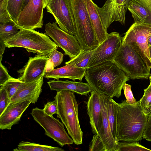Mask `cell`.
<instances>
[{
  "instance_id": "6da1fadb",
  "label": "cell",
  "mask_w": 151,
  "mask_h": 151,
  "mask_svg": "<svg viewBox=\"0 0 151 151\" xmlns=\"http://www.w3.org/2000/svg\"><path fill=\"white\" fill-rule=\"evenodd\" d=\"M85 79L93 90L112 99L119 98L129 76L113 61L104 62L86 69Z\"/></svg>"
},
{
  "instance_id": "7a4b0ae2",
  "label": "cell",
  "mask_w": 151,
  "mask_h": 151,
  "mask_svg": "<svg viewBox=\"0 0 151 151\" xmlns=\"http://www.w3.org/2000/svg\"><path fill=\"white\" fill-rule=\"evenodd\" d=\"M140 101L130 104L124 100L119 104L117 115V139L118 142L141 140L147 122Z\"/></svg>"
},
{
  "instance_id": "3957f363",
  "label": "cell",
  "mask_w": 151,
  "mask_h": 151,
  "mask_svg": "<svg viewBox=\"0 0 151 151\" xmlns=\"http://www.w3.org/2000/svg\"><path fill=\"white\" fill-rule=\"evenodd\" d=\"M54 98L57 103V117L60 119L75 144H82L83 132L79 122L78 104L74 92L59 91Z\"/></svg>"
},
{
  "instance_id": "277c9868",
  "label": "cell",
  "mask_w": 151,
  "mask_h": 151,
  "mask_svg": "<svg viewBox=\"0 0 151 151\" xmlns=\"http://www.w3.org/2000/svg\"><path fill=\"white\" fill-rule=\"evenodd\" d=\"M4 43L8 48L23 47L28 52L37 53V55L48 58L58 47L45 34L25 29H19Z\"/></svg>"
},
{
  "instance_id": "5b68a950",
  "label": "cell",
  "mask_w": 151,
  "mask_h": 151,
  "mask_svg": "<svg viewBox=\"0 0 151 151\" xmlns=\"http://www.w3.org/2000/svg\"><path fill=\"white\" fill-rule=\"evenodd\" d=\"M76 28L74 35L82 50H93L100 43L92 27L84 0H71Z\"/></svg>"
},
{
  "instance_id": "8992f818",
  "label": "cell",
  "mask_w": 151,
  "mask_h": 151,
  "mask_svg": "<svg viewBox=\"0 0 151 151\" xmlns=\"http://www.w3.org/2000/svg\"><path fill=\"white\" fill-rule=\"evenodd\" d=\"M112 61L130 79H147L150 75V70L144 61L130 46L122 44Z\"/></svg>"
},
{
  "instance_id": "52a82bcc",
  "label": "cell",
  "mask_w": 151,
  "mask_h": 151,
  "mask_svg": "<svg viewBox=\"0 0 151 151\" xmlns=\"http://www.w3.org/2000/svg\"><path fill=\"white\" fill-rule=\"evenodd\" d=\"M151 35V24L134 23L122 38V44L131 46L140 56L148 69L151 68V60L148 40Z\"/></svg>"
},
{
  "instance_id": "ba28073f",
  "label": "cell",
  "mask_w": 151,
  "mask_h": 151,
  "mask_svg": "<svg viewBox=\"0 0 151 151\" xmlns=\"http://www.w3.org/2000/svg\"><path fill=\"white\" fill-rule=\"evenodd\" d=\"M31 114L34 119L44 129L45 134L60 146L74 142L65 131L64 124L58 119L44 114L43 109L37 107L33 109Z\"/></svg>"
},
{
  "instance_id": "9c48e42d",
  "label": "cell",
  "mask_w": 151,
  "mask_h": 151,
  "mask_svg": "<svg viewBox=\"0 0 151 151\" xmlns=\"http://www.w3.org/2000/svg\"><path fill=\"white\" fill-rule=\"evenodd\" d=\"M46 8L60 29L69 34L75 35V22L71 0H50Z\"/></svg>"
},
{
  "instance_id": "30bf717a",
  "label": "cell",
  "mask_w": 151,
  "mask_h": 151,
  "mask_svg": "<svg viewBox=\"0 0 151 151\" xmlns=\"http://www.w3.org/2000/svg\"><path fill=\"white\" fill-rule=\"evenodd\" d=\"M122 44V38L118 32L108 33L106 39L93 50L87 68L104 62L112 61Z\"/></svg>"
},
{
  "instance_id": "8fae6325",
  "label": "cell",
  "mask_w": 151,
  "mask_h": 151,
  "mask_svg": "<svg viewBox=\"0 0 151 151\" xmlns=\"http://www.w3.org/2000/svg\"><path fill=\"white\" fill-rule=\"evenodd\" d=\"M55 22L45 25V34L50 37L58 47L62 48L65 54L70 59L78 55L82 49L76 37L65 32L57 25Z\"/></svg>"
},
{
  "instance_id": "7c38bea8",
  "label": "cell",
  "mask_w": 151,
  "mask_h": 151,
  "mask_svg": "<svg viewBox=\"0 0 151 151\" xmlns=\"http://www.w3.org/2000/svg\"><path fill=\"white\" fill-rule=\"evenodd\" d=\"M44 8L43 0H29L15 22L19 29L42 28Z\"/></svg>"
},
{
  "instance_id": "4fadbf2b",
  "label": "cell",
  "mask_w": 151,
  "mask_h": 151,
  "mask_svg": "<svg viewBox=\"0 0 151 151\" xmlns=\"http://www.w3.org/2000/svg\"><path fill=\"white\" fill-rule=\"evenodd\" d=\"M131 0H106L103 6H98L99 15L107 31L114 21H118L123 25L126 22V14Z\"/></svg>"
},
{
  "instance_id": "5bb4252c",
  "label": "cell",
  "mask_w": 151,
  "mask_h": 151,
  "mask_svg": "<svg viewBox=\"0 0 151 151\" xmlns=\"http://www.w3.org/2000/svg\"><path fill=\"white\" fill-rule=\"evenodd\" d=\"M48 59L37 55L29 58L26 65L18 72L21 74L18 78L25 83L39 80L44 76Z\"/></svg>"
},
{
  "instance_id": "9a60e30c",
  "label": "cell",
  "mask_w": 151,
  "mask_h": 151,
  "mask_svg": "<svg viewBox=\"0 0 151 151\" xmlns=\"http://www.w3.org/2000/svg\"><path fill=\"white\" fill-rule=\"evenodd\" d=\"M31 102L27 100L9 105L0 115V128L10 130L12 126L17 124Z\"/></svg>"
},
{
  "instance_id": "2e32d148",
  "label": "cell",
  "mask_w": 151,
  "mask_h": 151,
  "mask_svg": "<svg viewBox=\"0 0 151 151\" xmlns=\"http://www.w3.org/2000/svg\"><path fill=\"white\" fill-rule=\"evenodd\" d=\"M44 77L34 82L24 83L10 100L8 105L27 100L33 104L36 103L42 92Z\"/></svg>"
},
{
  "instance_id": "e0dca14e",
  "label": "cell",
  "mask_w": 151,
  "mask_h": 151,
  "mask_svg": "<svg viewBox=\"0 0 151 151\" xmlns=\"http://www.w3.org/2000/svg\"><path fill=\"white\" fill-rule=\"evenodd\" d=\"M91 93L86 104L92 131L95 134L99 131L102 123V96L93 90Z\"/></svg>"
},
{
  "instance_id": "ac0fdd59",
  "label": "cell",
  "mask_w": 151,
  "mask_h": 151,
  "mask_svg": "<svg viewBox=\"0 0 151 151\" xmlns=\"http://www.w3.org/2000/svg\"><path fill=\"white\" fill-rule=\"evenodd\" d=\"M101 95L102 123L97 134L103 142L106 151H116L118 143L113 136L107 117V96Z\"/></svg>"
},
{
  "instance_id": "d6986e66",
  "label": "cell",
  "mask_w": 151,
  "mask_h": 151,
  "mask_svg": "<svg viewBox=\"0 0 151 151\" xmlns=\"http://www.w3.org/2000/svg\"><path fill=\"white\" fill-rule=\"evenodd\" d=\"M65 65L63 67L45 73L44 77L47 79L52 78L57 80L63 78L74 81L76 80L81 81L85 75L86 69L76 67L71 63Z\"/></svg>"
},
{
  "instance_id": "ffe728a7",
  "label": "cell",
  "mask_w": 151,
  "mask_h": 151,
  "mask_svg": "<svg viewBox=\"0 0 151 151\" xmlns=\"http://www.w3.org/2000/svg\"><path fill=\"white\" fill-rule=\"evenodd\" d=\"M47 83L51 90L57 91L67 90L83 96H87L93 90L88 83H83L81 81L52 80L47 82Z\"/></svg>"
},
{
  "instance_id": "44dd1931",
  "label": "cell",
  "mask_w": 151,
  "mask_h": 151,
  "mask_svg": "<svg viewBox=\"0 0 151 151\" xmlns=\"http://www.w3.org/2000/svg\"><path fill=\"white\" fill-rule=\"evenodd\" d=\"M90 20L96 38L100 44L106 38L108 34L99 15L98 6L92 0H84Z\"/></svg>"
},
{
  "instance_id": "7402d4cb",
  "label": "cell",
  "mask_w": 151,
  "mask_h": 151,
  "mask_svg": "<svg viewBox=\"0 0 151 151\" xmlns=\"http://www.w3.org/2000/svg\"><path fill=\"white\" fill-rule=\"evenodd\" d=\"M107 96L108 102L107 114L108 120L113 136L116 142L117 139V115L119 107V103H116L112 99Z\"/></svg>"
},
{
  "instance_id": "603a6c76",
  "label": "cell",
  "mask_w": 151,
  "mask_h": 151,
  "mask_svg": "<svg viewBox=\"0 0 151 151\" xmlns=\"http://www.w3.org/2000/svg\"><path fill=\"white\" fill-rule=\"evenodd\" d=\"M127 9L131 13L134 20V23H146L149 14L145 9L134 0H131Z\"/></svg>"
},
{
  "instance_id": "cb8c5ba5",
  "label": "cell",
  "mask_w": 151,
  "mask_h": 151,
  "mask_svg": "<svg viewBox=\"0 0 151 151\" xmlns=\"http://www.w3.org/2000/svg\"><path fill=\"white\" fill-rule=\"evenodd\" d=\"M19 151H64L63 149L27 141H22L18 145Z\"/></svg>"
},
{
  "instance_id": "d4e9b609",
  "label": "cell",
  "mask_w": 151,
  "mask_h": 151,
  "mask_svg": "<svg viewBox=\"0 0 151 151\" xmlns=\"http://www.w3.org/2000/svg\"><path fill=\"white\" fill-rule=\"evenodd\" d=\"M93 50H81L78 55L66 62L65 64L71 63L76 67L87 69Z\"/></svg>"
},
{
  "instance_id": "484cf974",
  "label": "cell",
  "mask_w": 151,
  "mask_h": 151,
  "mask_svg": "<svg viewBox=\"0 0 151 151\" xmlns=\"http://www.w3.org/2000/svg\"><path fill=\"white\" fill-rule=\"evenodd\" d=\"M19 28L14 22L0 24V41L4 42L15 35Z\"/></svg>"
},
{
  "instance_id": "4316f807",
  "label": "cell",
  "mask_w": 151,
  "mask_h": 151,
  "mask_svg": "<svg viewBox=\"0 0 151 151\" xmlns=\"http://www.w3.org/2000/svg\"><path fill=\"white\" fill-rule=\"evenodd\" d=\"M23 0H8L7 9L11 17L15 22L23 10Z\"/></svg>"
},
{
  "instance_id": "83f0119b",
  "label": "cell",
  "mask_w": 151,
  "mask_h": 151,
  "mask_svg": "<svg viewBox=\"0 0 151 151\" xmlns=\"http://www.w3.org/2000/svg\"><path fill=\"white\" fill-rule=\"evenodd\" d=\"M24 83L18 78L12 77L1 86L6 91L9 101Z\"/></svg>"
},
{
  "instance_id": "f1b7e54d",
  "label": "cell",
  "mask_w": 151,
  "mask_h": 151,
  "mask_svg": "<svg viewBox=\"0 0 151 151\" xmlns=\"http://www.w3.org/2000/svg\"><path fill=\"white\" fill-rule=\"evenodd\" d=\"M151 151L135 142H119L116 151Z\"/></svg>"
},
{
  "instance_id": "f546056e",
  "label": "cell",
  "mask_w": 151,
  "mask_h": 151,
  "mask_svg": "<svg viewBox=\"0 0 151 151\" xmlns=\"http://www.w3.org/2000/svg\"><path fill=\"white\" fill-rule=\"evenodd\" d=\"M144 91L143 95L139 100L143 112L148 116L151 113V81Z\"/></svg>"
},
{
  "instance_id": "4dcf8cb0",
  "label": "cell",
  "mask_w": 151,
  "mask_h": 151,
  "mask_svg": "<svg viewBox=\"0 0 151 151\" xmlns=\"http://www.w3.org/2000/svg\"><path fill=\"white\" fill-rule=\"evenodd\" d=\"M7 1L8 0L0 1V24L14 22L8 11Z\"/></svg>"
},
{
  "instance_id": "1f68e13d",
  "label": "cell",
  "mask_w": 151,
  "mask_h": 151,
  "mask_svg": "<svg viewBox=\"0 0 151 151\" xmlns=\"http://www.w3.org/2000/svg\"><path fill=\"white\" fill-rule=\"evenodd\" d=\"M89 151H106L104 145L97 134H94L89 145Z\"/></svg>"
},
{
  "instance_id": "d6a6232c",
  "label": "cell",
  "mask_w": 151,
  "mask_h": 151,
  "mask_svg": "<svg viewBox=\"0 0 151 151\" xmlns=\"http://www.w3.org/2000/svg\"><path fill=\"white\" fill-rule=\"evenodd\" d=\"M47 62L52 64L54 68L60 65L62 62L63 54L55 49L50 53Z\"/></svg>"
},
{
  "instance_id": "836d02e7",
  "label": "cell",
  "mask_w": 151,
  "mask_h": 151,
  "mask_svg": "<svg viewBox=\"0 0 151 151\" xmlns=\"http://www.w3.org/2000/svg\"><path fill=\"white\" fill-rule=\"evenodd\" d=\"M44 114L52 116L55 114H57L58 105L56 100L50 101L47 103L44 106L43 109Z\"/></svg>"
},
{
  "instance_id": "e575fe53",
  "label": "cell",
  "mask_w": 151,
  "mask_h": 151,
  "mask_svg": "<svg viewBox=\"0 0 151 151\" xmlns=\"http://www.w3.org/2000/svg\"><path fill=\"white\" fill-rule=\"evenodd\" d=\"M9 101L7 93L2 86L0 89V115L8 106Z\"/></svg>"
},
{
  "instance_id": "d590c367",
  "label": "cell",
  "mask_w": 151,
  "mask_h": 151,
  "mask_svg": "<svg viewBox=\"0 0 151 151\" xmlns=\"http://www.w3.org/2000/svg\"><path fill=\"white\" fill-rule=\"evenodd\" d=\"M123 89L126 99V102L130 104L136 103L137 101H136L133 96L131 90V86L125 83L123 87Z\"/></svg>"
},
{
  "instance_id": "8d00e7d4",
  "label": "cell",
  "mask_w": 151,
  "mask_h": 151,
  "mask_svg": "<svg viewBox=\"0 0 151 151\" xmlns=\"http://www.w3.org/2000/svg\"><path fill=\"white\" fill-rule=\"evenodd\" d=\"M12 77L10 76L6 68L0 61V86L4 84Z\"/></svg>"
},
{
  "instance_id": "74e56055",
  "label": "cell",
  "mask_w": 151,
  "mask_h": 151,
  "mask_svg": "<svg viewBox=\"0 0 151 151\" xmlns=\"http://www.w3.org/2000/svg\"><path fill=\"white\" fill-rule=\"evenodd\" d=\"M143 138L151 142V113L147 116V122L143 134Z\"/></svg>"
},
{
  "instance_id": "f35d334b",
  "label": "cell",
  "mask_w": 151,
  "mask_h": 151,
  "mask_svg": "<svg viewBox=\"0 0 151 151\" xmlns=\"http://www.w3.org/2000/svg\"><path fill=\"white\" fill-rule=\"evenodd\" d=\"M144 7L148 12L149 17L146 23L151 24V0H134Z\"/></svg>"
},
{
  "instance_id": "ab89813d",
  "label": "cell",
  "mask_w": 151,
  "mask_h": 151,
  "mask_svg": "<svg viewBox=\"0 0 151 151\" xmlns=\"http://www.w3.org/2000/svg\"><path fill=\"white\" fill-rule=\"evenodd\" d=\"M6 46L4 42L0 41V61H1L2 59L3 55L4 52L5 47Z\"/></svg>"
},
{
  "instance_id": "60d3db41",
  "label": "cell",
  "mask_w": 151,
  "mask_h": 151,
  "mask_svg": "<svg viewBox=\"0 0 151 151\" xmlns=\"http://www.w3.org/2000/svg\"><path fill=\"white\" fill-rule=\"evenodd\" d=\"M29 0H23V9H24V8L25 7V6L28 4Z\"/></svg>"
},
{
  "instance_id": "b9f144b4",
  "label": "cell",
  "mask_w": 151,
  "mask_h": 151,
  "mask_svg": "<svg viewBox=\"0 0 151 151\" xmlns=\"http://www.w3.org/2000/svg\"><path fill=\"white\" fill-rule=\"evenodd\" d=\"M44 8L46 7L50 0H43Z\"/></svg>"
},
{
  "instance_id": "7bdbcfd3",
  "label": "cell",
  "mask_w": 151,
  "mask_h": 151,
  "mask_svg": "<svg viewBox=\"0 0 151 151\" xmlns=\"http://www.w3.org/2000/svg\"><path fill=\"white\" fill-rule=\"evenodd\" d=\"M148 43L149 46H151V35L148 37Z\"/></svg>"
},
{
  "instance_id": "ee69618b",
  "label": "cell",
  "mask_w": 151,
  "mask_h": 151,
  "mask_svg": "<svg viewBox=\"0 0 151 151\" xmlns=\"http://www.w3.org/2000/svg\"><path fill=\"white\" fill-rule=\"evenodd\" d=\"M149 53L150 58L151 60V46L149 47Z\"/></svg>"
},
{
  "instance_id": "f6af8a7d",
  "label": "cell",
  "mask_w": 151,
  "mask_h": 151,
  "mask_svg": "<svg viewBox=\"0 0 151 151\" xmlns=\"http://www.w3.org/2000/svg\"><path fill=\"white\" fill-rule=\"evenodd\" d=\"M149 79L150 81H151V75L150 76Z\"/></svg>"
},
{
  "instance_id": "bcb514c9",
  "label": "cell",
  "mask_w": 151,
  "mask_h": 151,
  "mask_svg": "<svg viewBox=\"0 0 151 151\" xmlns=\"http://www.w3.org/2000/svg\"><path fill=\"white\" fill-rule=\"evenodd\" d=\"M1 0H0V1H1Z\"/></svg>"
}]
</instances>
